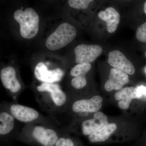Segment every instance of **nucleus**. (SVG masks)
I'll return each instance as SVG.
<instances>
[{
    "mask_svg": "<svg viewBox=\"0 0 146 146\" xmlns=\"http://www.w3.org/2000/svg\"><path fill=\"white\" fill-rule=\"evenodd\" d=\"M14 18L20 24V33L23 38L31 39L38 33L39 16L33 9H17L14 12Z\"/></svg>",
    "mask_w": 146,
    "mask_h": 146,
    "instance_id": "1",
    "label": "nucleus"
},
{
    "mask_svg": "<svg viewBox=\"0 0 146 146\" xmlns=\"http://www.w3.org/2000/svg\"><path fill=\"white\" fill-rule=\"evenodd\" d=\"M76 34L74 27L68 23H63L48 37L46 47L50 50L60 49L71 43L75 38Z\"/></svg>",
    "mask_w": 146,
    "mask_h": 146,
    "instance_id": "2",
    "label": "nucleus"
},
{
    "mask_svg": "<svg viewBox=\"0 0 146 146\" xmlns=\"http://www.w3.org/2000/svg\"><path fill=\"white\" fill-rule=\"evenodd\" d=\"M102 51L99 45H79L74 50L76 62L78 64L92 63L101 54Z\"/></svg>",
    "mask_w": 146,
    "mask_h": 146,
    "instance_id": "3",
    "label": "nucleus"
},
{
    "mask_svg": "<svg viewBox=\"0 0 146 146\" xmlns=\"http://www.w3.org/2000/svg\"><path fill=\"white\" fill-rule=\"evenodd\" d=\"M35 78L39 81L47 83H54L60 81L63 78L64 72L59 68L48 70L46 65L39 62L35 66L34 70Z\"/></svg>",
    "mask_w": 146,
    "mask_h": 146,
    "instance_id": "4",
    "label": "nucleus"
},
{
    "mask_svg": "<svg viewBox=\"0 0 146 146\" xmlns=\"http://www.w3.org/2000/svg\"><path fill=\"white\" fill-rule=\"evenodd\" d=\"M108 62L113 68L132 75L135 73L133 64L120 51L115 50L108 54Z\"/></svg>",
    "mask_w": 146,
    "mask_h": 146,
    "instance_id": "5",
    "label": "nucleus"
},
{
    "mask_svg": "<svg viewBox=\"0 0 146 146\" xmlns=\"http://www.w3.org/2000/svg\"><path fill=\"white\" fill-rule=\"evenodd\" d=\"M32 135L34 140L42 146H55L59 138L56 131L42 126L35 127Z\"/></svg>",
    "mask_w": 146,
    "mask_h": 146,
    "instance_id": "6",
    "label": "nucleus"
},
{
    "mask_svg": "<svg viewBox=\"0 0 146 146\" xmlns=\"http://www.w3.org/2000/svg\"><path fill=\"white\" fill-rule=\"evenodd\" d=\"M127 74L115 68H112L110 71L109 78L105 84L104 89L108 92L113 90L119 91L123 86L129 82Z\"/></svg>",
    "mask_w": 146,
    "mask_h": 146,
    "instance_id": "7",
    "label": "nucleus"
},
{
    "mask_svg": "<svg viewBox=\"0 0 146 146\" xmlns=\"http://www.w3.org/2000/svg\"><path fill=\"white\" fill-rule=\"evenodd\" d=\"M108 123L106 115L101 112H95L93 118L86 120L82 125V132L84 136H89Z\"/></svg>",
    "mask_w": 146,
    "mask_h": 146,
    "instance_id": "8",
    "label": "nucleus"
},
{
    "mask_svg": "<svg viewBox=\"0 0 146 146\" xmlns=\"http://www.w3.org/2000/svg\"><path fill=\"white\" fill-rule=\"evenodd\" d=\"M102 98L96 96L89 99L79 100L72 105V110L76 113L96 112L100 109L102 105Z\"/></svg>",
    "mask_w": 146,
    "mask_h": 146,
    "instance_id": "9",
    "label": "nucleus"
},
{
    "mask_svg": "<svg viewBox=\"0 0 146 146\" xmlns=\"http://www.w3.org/2000/svg\"><path fill=\"white\" fill-rule=\"evenodd\" d=\"M10 110L13 117L22 122H31L36 120L39 116V113L35 109L22 105H12Z\"/></svg>",
    "mask_w": 146,
    "mask_h": 146,
    "instance_id": "10",
    "label": "nucleus"
},
{
    "mask_svg": "<svg viewBox=\"0 0 146 146\" xmlns=\"http://www.w3.org/2000/svg\"><path fill=\"white\" fill-rule=\"evenodd\" d=\"M0 78L5 88L13 94L20 91L21 83L16 78L15 69L11 66L3 68L0 73Z\"/></svg>",
    "mask_w": 146,
    "mask_h": 146,
    "instance_id": "11",
    "label": "nucleus"
},
{
    "mask_svg": "<svg viewBox=\"0 0 146 146\" xmlns=\"http://www.w3.org/2000/svg\"><path fill=\"white\" fill-rule=\"evenodd\" d=\"M36 89L39 92L50 93L51 99L56 106H63L66 102V95L60 89L59 85L56 84L43 82L37 86Z\"/></svg>",
    "mask_w": 146,
    "mask_h": 146,
    "instance_id": "12",
    "label": "nucleus"
},
{
    "mask_svg": "<svg viewBox=\"0 0 146 146\" xmlns=\"http://www.w3.org/2000/svg\"><path fill=\"white\" fill-rule=\"evenodd\" d=\"M98 16L102 20L106 22L108 32L112 33L116 31L119 23L120 16L115 8L107 7L104 11H100Z\"/></svg>",
    "mask_w": 146,
    "mask_h": 146,
    "instance_id": "13",
    "label": "nucleus"
},
{
    "mask_svg": "<svg viewBox=\"0 0 146 146\" xmlns=\"http://www.w3.org/2000/svg\"><path fill=\"white\" fill-rule=\"evenodd\" d=\"M117 126L115 123H108L99 130L88 136V139L91 143H104L109 141L116 133Z\"/></svg>",
    "mask_w": 146,
    "mask_h": 146,
    "instance_id": "14",
    "label": "nucleus"
},
{
    "mask_svg": "<svg viewBox=\"0 0 146 146\" xmlns=\"http://www.w3.org/2000/svg\"><path fill=\"white\" fill-rule=\"evenodd\" d=\"M115 98L119 101L118 106L121 109L127 110L129 107L131 102L137 98L136 88L130 86L123 88L115 93Z\"/></svg>",
    "mask_w": 146,
    "mask_h": 146,
    "instance_id": "15",
    "label": "nucleus"
},
{
    "mask_svg": "<svg viewBox=\"0 0 146 146\" xmlns=\"http://www.w3.org/2000/svg\"><path fill=\"white\" fill-rule=\"evenodd\" d=\"M11 114L3 112L0 113V134L4 136L10 133L14 127L15 119Z\"/></svg>",
    "mask_w": 146,
    "mask_h": 146,
    "instance_id": "16",
    "label": "nucleus"
},
{
    "mask_svg": "<svg viewBox=\"0 0 146 146\" xmlns=\"http://www.w3.org/2000/svg\"><path fill=\"white\" fill-rule=\"evenodd\" d=\"M91 68V65L90 63L78 64L72 68L70 71V75L74 77L86 76Z\"/></svg>",
    "mask_w": 146,
    "mask_h": 146,
    "instance_id": "17",
    "label": "nucleus"
},
{
    "mask_svg": "<svg viewBox=\"0 0 146 146\" xmlns=\"http://www.w3.org/2000/svg\"><path fill=\"white\" fill-rule=\"evenodd\" d=\"M94 0H68V3L72 8L77 9H85Z\"/></svg>",
    "mask_w": 146,
    "mask_h": 146,
    "instance_id": "18",
    "label": "nucleus"
},
{
    "mask_svg": "<svg viewBox=\"0 0 146 146\" xmlns=\"http://www.w3.org/2000/svg\"><path fill=\"white\" fill-rule=\"evenodd\" d=\"M71 85L75 89H80L86 86L87 80L85 76L74 78L71 80Z\"/></svg>",
    "mask_w": 146,
    "mask_h": 146,
    "instance_id": "19",
    "label": "nucleus"
},
{
    "mask_svg": "<svg viewBox=\"0 0 146 146\" xmlns=\"http://www.w3.org/2000/svg\"><path fill=\"white\" fill-rule=\"evenodd\" d=\"M136 35L138 41L146 43V23L138 27L136 31Z\"/></svg>",
    "mask_w": 146,
    "mask_h": 146,
    "instance_id": "20",
    "label": "nucleus"
},
{
    "mask_svg": "<svg viewBox=\"0 0 146 146\" xmlns=\"http://www.w3.org/2000/svg\"><path fill=\"white\" fill-rule=\"evenodd\" d=\"M55 146H76L72 139L70 138L60 137L56 143Z\"/></svg>",
    "mask_w": 146,
    "mask_h": 146,
    "instance_id": "21",
    "label": "nucleus"
},
{
    "mask_svg": "<svg viewBox=\"0 0 146 146\" xmlns=\"http://www.w3.org/2000/svg\"><path fill=\"white\" fill-rule=\"evenodd\" d=\"M136 93H137V98H141L143 95L146 96V87L143 86H138L136 87Z\"/></svg>",
    "mask_w": 146,
    "mask_h": 146,
    "instance_id": "22",
    "label": "nucleus"
},
{
    "mask_svg": "<svg viewBox=\"0 0 146 146\" xmlns=\"http://www.w3.org/2000/svg\"><path fill=\"white\" fill-rule=\"evenodd\" d=\"M144 11L146 15V1L145 2L144 5Z\"/></svg>",
    "mask_w": 146,
    "mask_h": 146,
    "instance_id": "23",
    "label": "nucleus"
},
{
    "mask_svg": "<svg viewBox=\"0 0 146 146\" xmlns=\"http://www.w3.org/2000/svg\"><path fill=\"white\" fill-rule=\"evenodd\" d=\"M145 57L146 58V51L145 52Z\"/></svg>",
    "mask_w": 146,
    "mask_h": 146,
    "instance_id": "24",
    "label": "nucleus"
},
{
    "mask_svg": "<svg viewBox=\"0 0 146 146\" xmlns=\"http://www.w3.org/2000/svg\"><path fill=\"white\" fill-rule=\"evenodd\" d=\"M125 1H131V0H125Z\"/></svg>",
    "mask_w": 146,
    "mask_h": 146,
    "instance_id": "25",
    "label": "nucleus"
},
{
    "mask_svg": "<svg viewBox=\"0 0 146 146\" xmlns=\"http://www.w3.org/2000/svg\"></svg>",
    "mask_w": 146,
    "mask_h": 146,
    "instance_id": "26",
    "label": "nucleus"
}]
</instances>
